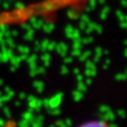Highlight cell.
I'll return each mask as SVG.
<instances>
[{"label": "cell", "mask_w": 127, "mask_h": 127, "mask_svg": "<svg viewBox=\"0 0 127 127\" xmlns=\"http://www.w3.org/2000/svg\"><path fill=\"white\" fill-rule=\"evenodd\" d=\"M78 127H109V125H108L107 122L103 120L95 119V120H89V121L85 122Z\"/></svg>", "instance_id": "6da1fadb"}]
</instances>
